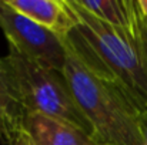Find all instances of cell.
Here are the masks:
<instances>
[{
    "label": "cell",
    "mask_w": 147,
    "mask_h": 145,
    "mask_svg": "<svg viewBox=\"0 0 147 145\" xmlns=\"http://www.w3.org/2000/svg\"><path fill=\"white\" fill-rule=\"evenodd\" d=\"M63 74L98 145H146V111L114 80L89 68L69 43Z\"/></svg>",
    "instance_id": "obj_1"
},
{
    "label": "cell",
    "mask_w": 147,
    "mask_h": 145,
    "mask_svg": "<svg viewBox=\"0 0 147 145\" xmlns=\"http://www.w3.org/2000/svg\"><path fill=\"white\" fill-rule=\"evenodd\" d=\"M6 3L61 39H67L77 26V19L67 0H6Z\"/></svg>",
    "instance_id": "obj_5"
},
{
    "label": "cell",
    "mask_w": 147,
    "mask_h": 145,
    "mask_svg": "<svg viewBox=\"0 0 147 145\" xmlns=\"http://www.w3.org/2000/svg\"><path fill=\"white\" fill-rule=\"evenodd\" d=\"M0 29L9 46L43 67L63 71L67 58L66 39L20 14L6 0H0Z\"/></svg>",
    "instance_id": "obj_4"
},
{
    "label": "cell",
    "mask_w": 147,
    "mask_h": 145,
    "mask_svg": "<svg viewBox=\"0 0 147 145\" xmlns=\"http://www.w3.org/2000/svg\"><path fill=\"white\" fill-rule=\"evenodd\" d=\"M26 115L14 74L6 57H0V138L9 144L23 130Z\"/></svg>",
    "instance_id": "obj_7"
},
{
    "label": "cell",
    "mask_w": 147,
    "mask_h": 145,
    "mask_svg": "<svg viewBox=\"0 0 147 145\" xmlns=\"http://www.w3.org/2000/svg\"><path fill=\"white\" fill-rule=\"evenodd\" d=\"M77 26L67 43L84 64L120 84L147 112V51L142 33L119 31L84 10L77 0H67Z\"/></svg>",
    "instance_id": "obj_2"
},
{
    "label": "cell",
    "mask_w": 147,
    "mask_h": 145,
    "mask_svg": "<svg viewBox=\"0 0 147 145\" xmlns=\"http://www.w3.org/2000/svg\"><path fill=\"white\" fill-rule=\"evenodd\" d=\"M6 60L14 74L26 114H42L66 121L94 140L93 128L79 108L63 71L43 67L11 46Z\"/></svg>",
    "instance_id": "obj_3"
},
{
    "label": "cell",
    "mask_w": 147,
    "mask_h": 145,
    "mask_svg": "<svg viewBox=\"0 0 147 145\" xmlns=\"http://www.w3.org/2000/svg\"><path fill=\"white\" fill-rule=\"evenodd\" d=\"M140 10V27H142V39L147 51V0H137Z\"/></svg>",
    "instance_id": "obj_9"
},
{
    "label": "cell",
    "mask_w": 147,
    "mask_h": 145,
    "mask_svg": "<svg viewBox=\"0 0 147 145\" xmlns=\"http://www.w3.org/2000/svg\"><path fill=\"white\" fill-rule=\"evenodd\" d=\"M144 132H146V145H147V112H146V118H144Z\"/></svg>",
    "instance_id": "obj_11"
},
{
    "label": "cell",
    "mask_w": 147,
    "mask_h": 145,
    "mask_svg": "<svg viewBox=\"0 0 147 145\" xmlns=\"http://www.w3.org/2000/svg\"><path fill=\"white\" fill-rule=\"evenodd\" d=\"M9 145H33V142H32V140L29 138V135L26 134V131H24V130H20V131L13 137V140L9 142Z\"/></svg>",
    "instance_id": "obj_10"
},
{
    "label": "cell",
    "mask_w": 147,
    "mask_h": 145,
    "mask_svg": "<svg viewBox=\"0 0 147 145\" xmlns=\"http://www.w3.org/2000/svg\"><path fill=\"white\" fill-rule=\"evenodd\" d=\"M23 130L33 145H98L83 130L42 114H27Z\"/></svg>",
    "instance_id": "obj_6"
},
{
    "label": "cell",
    "mask_w": 147,
    "mask_h": 145,
    "mask_svg": "<svg viewBox=\"0 0 147 145\" xmlns=\"http://www.w3.org/2000/svg\"><path fill=\"white\" fill-rule=\"evenodd\" d=\"M77 3L119 31L130 36L142 33L137 0H77Z\"/></svg>",
    "instance_id": "obj_8"
}]
</instances>
